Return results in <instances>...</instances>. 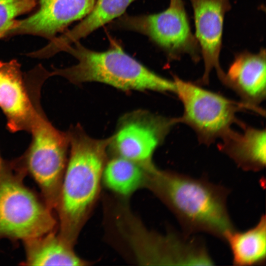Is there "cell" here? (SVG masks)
Segmentation results:
<instances>
[{"label": "cell", "instance_id": "obj_1", "mask_svg": "<svg viewBox=\"0 0 266 266\" xmlns=\"http://www.w3.org/2000/svg\"><path fill=\"white\" fill-rule=\"evenodd\" d=\"M147 178L185 234L205 233L225 241L235 230L227 208V188L203 178L157 168Z\"/></svg>", "mask_w": 266, "mask_h": 266}, {"label": "cell", "instance_id": "obj_2", "mask_svg": "<svg viewBox=\"0 0 266 266\" xmlns=\"http://www.w3.org/2000/svg\"><path fill=\"white\" fill-rule=\"evenodd\" d=\"M63 51L76 59V65L55 69L51 75L65 77L75 84L103 83L123 90H151L175 93L173 80L163 77L127 54L114 41L106 51H95L77 41Z\"/></svg>", "mask_w": 266, "mask_h": 266}, {"label": "cell", "instance_id": "obj_3", "mask_svg": "<svg viewBox=\"0 0 266 266\" xmlns=\"http://www.w3.org/2000/svg\"><path fill=\"white\" fill-rule=\"evenodd\" d=\"M67 135L70 153L61 189L60 211L65 233L71 236L97 196L112 136L95 139L80 126Z\"/></svg>", "mask_w": 266, "mask_h": 266}, {"label": "cell", "instance_id": "obj_4", "mask_svg": "<svg viewBox=\"0 0 266 266\" xmlns=\"http://www.w3.org/2000/svg\"><path fill=\"white\" fill-rule=\"evenodd\" d=\"M175 94L182 102L183 111L178 117L179 123L190 127L199 142L209 145L221 138L233 123L241 121L237 112L250 110L259 112L243 102L230 99L223 95L201 87L200 84L173 76Z\"/></svg>", "mask_w": 266, "mask_h": 266}, {"label": "cell", "instance_id": "obj_5", "mask_svg": "<svg viewBox=\"0 0 266 266\" xmlns=\"http://www.w3.org/2000/svg\"><path fill=\"white\" fill-rule=\"evenodd\" d=\"M115 28L127 30L148 36L166 53L169 61L189 56L195 63L201 58L197 39L191 31L183 0H170L168 7L155 14H123L113 21Z\"/></svg>", "mask_w": 266, "mask_h": 266}, {"label": "cell", "instance_id": "obj_6", "mask_svg": "<svg viewBox=\"0 0 266 266\" xmlns=\"http://www.w3.org/2000/svg\"><path fill=\"white\" fill-rule=\"evenodd\" d=\"M48 209L16 179H0V236L29 241L47 234L54 225Z\"/></svg>", "mask_w": 266, "mask_h": 266}, {"label": "cell", "instance_id": "obj_7", "mask_svg": "<svg viewBox=\"0 0 266 266\" xmlns=\"http://www.w3.org/2000/svg\"><path fill=\"white\" fill-rule=\"evenodd\" d=\"M178 117H165L146 112H135L121 121L109 145L118 156L137 163L147 170L155 168L152 156L172 128Z\"/></svg>", "mask_w": 266, "mask_h": 266}, {"label": "cell", "instance_id": "obj_8", "mask_svg": "<svg viewBox=\"0 0 266 266\" xmlns=\"http://www.w3.org/2000/svg\"><path fill=\"white\" fill-rule=\"evenodd\" d=\"M32 141L27 155L29 170L47 196H51L63 175L68 135L55 128L41 113L31 126Z\"/></svg>", "mask_w": 266, "mask_h": 266}, {"label": "cell", "instance_id": "obj_9", "mask_svg": "<svg viewBox=\"0 0 266 266\" xmlns=\"http://www.w3.org/2000/svg\"><path fill=\"white\" fill-rule=\"evenodd\" d=\"M194 12L195 36L204 63L200 84H207L215 69L220 81L225 72L220 64L223 25L226 13L231 9L230 0H190Z\"/></svg>", "mask_w": 266, "mask_h": 266}, {"label": "cell", "instance_id": "obj_10", "mask_svg": "<svg viewBox=\"0 0 266 266\" xmlns=\"http://www.w3.org/2000/svg\"><path fill=\"white\" fill-rule=\"evenodd\" d=\"M96 1V0H38L37 10L25 19H16L5 37L31 34L50 40L72 23L86 16Z\"/></svg>", "mask_w": 266, "mask_h": 266}, {"label": "cell", "instance_id": "obj_11", "mask_svg": "<svg viewBox=\"0 0 266 266\" xmlns=\"http://www.w3.org/2000/svg\"><path fill=\"white\" fill-rule=\"evenodd\" d=\"M144 262L153 265L210 266L214 262L204 243L186 234L145 233Z\"/></svg>", "mask_w": 266, "mask_h": 266}, {"label": "cell", "instance_id": "obj_12", "mask_svg": "<svg viewBox=\"0 0 266 266\" xmlns=\"http://www.w3.org/2000/svg\"><path fill=\"white\" fill-rule=\"evenodd\" d=\"M221 82L233 91L241 101L264 116L259 105L266 97L265 49L257 53L245 50L236 54Z\"/></svg>", "mask_w": 266, "mask_h": 266}, {"label": "cell", "instance_id": "obj_13", "mask_svg": "<svg viewBox=\"0 0 266 266\" xmlns=\"http://www.w3.org/2000/svg\"><path fill=\"white\" fill-rule=\"evenodd\" d=\"M24 81L16 61L0 62V108L14 131L30 130L39 112Z\"/></svg>", "mask_w": 266, "mask_h": 266}, {"label": "cell", "instance_id": "obj_14", "mask_svg": "<svg viewBox=\"0 0 266 266\" xmlns=\"http://www.w3.org/2000/svg\"><path fill=\"white\" fill-rule=\"evenodd\" d=\"M243 130L231 129L220 139L219 150L242 169L259 171L266 166V135L265 129L248 126L243 122Z\"/></svg>", "mask_w": 266, "mask_h": 266}, {"label": "cell", "instance_id": "obj_15", "mask_svg": "<svg viewBox=\"0 0 266 266\" xmlns=\"http://www.w3.org/2000/svg\"><path fill=\"white\" fill-rule=\"evenodd\" d=\"M135 0H96L91 12L72 29L50 40L42 48L43 54L50 57L89 35L102 26L124 14L127 7Z\"/></svg>", "mask_w": 266, "mask_h": 266}, {"label": "cell", "instance_id": "obj_16", "mask_svg": "<svg viewBox=\"0 0 266 266\" xmlns=\"http://www.w3.org/2000/svg\"><path fill=\"white\" fill-rule=\"evenodd\" d=\"M228 243L235 266L265 265L266 261V219L262 215L257 224L243 232L236 230L229 233Z\"/></svg>", "mask_w": 266, "mask_h": 266}, {"label": "cell", "instance_id": "obj_17", "mask_svg": "<svg viewBox=\"0 0 266 266\" xmlns=\"http://www.w3.org/2000/svg\"><path fill=\"white\" fill-rule=\"evenodd\" d=\"M27 262L31 266H80L83 262L65 240L52 235L27 241Z\"/></svg>", "mask_w": 266, "mask_h": 266}, {"label": "cell", "instance_id": "obj_18", "mask_svg": "<svg viewBox=\"0 0 266 266\" xmlns=\"http://www.w3.org/2000/svg\"><path fill=\"white\" fill-rule=\"evenodd\" d=\"M147 172L140 165L118 156L104 167L102 176L108 188L119 194L128 195L145 181Z\"/></svg>", "mask_w": 266, "mask_h": 266}, {"label": "cell", "instance_id": "obj_19", "mask_svg": "<svg viewBox=\"0 0 266 266\" xmlns=\"http://www.w3.org/2000/svg\"><path fill=\"white\" fill-rule=\"evenodd\" d=\"M38 0H0V38L5 37L18 16L28 13Z\"/></svg>", "mask_w": 266, "mask_h": 266}]
</instances>
